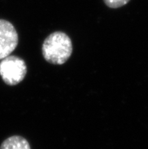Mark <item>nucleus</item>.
Segmentation results:
<instances>
[{"instance_id": "obj_1", "label": "nucleus", "mask_w": 148, "mask_h": 149, "mask_svg": "<svg viewBox=\"0 0 148 149\" xmlns=\"http://www.w3.org/2000/svg\"><path fill=\"white\" fill-rule=\"evenodd\" d=\"M42 52L46 61L53 64H63L73 52V45L68 35L61 31L51 33L42 43Z\"/></svg>"}, {"instance_id": "obj_2", "label": "nucleus", "mask_w": 148, "mask_h": 149, "mask_svg": "<svg viewBox=\"0 0 148 149\" xmlns=\"http://www.w3.org/2000/svg\"><path fill=\"white\" fill-rule=\"evenodd\" d=\"M27 68L22 58L8 55L0 61V76L8 86H15L22 82L26 77Z\"/></svg>"}, {"instance_id": "obj_3", "label": "nucleus", "mask_w": 148, "mask_h": 149, "mask_svg": "<svg viewBox=\"0 0 148 149\" xmlns=\"http://www.w3.org/2000/svg\"><path fill=\"white\" fill-rule=\"evenodd\" d=\"M18 44V35L14 25L0 19V60L11 55Z\"/></svg>"}, {"instance_id": "obj_4", "label": "nucleus", "mask_w": 148, "mask_h": 149, "mask_svg": "<svg viewBox=\"0 0 148 149\" xmlns=\"http://www.w3.org/2000/svg\"><path fill=\"white\" fill-rule=\"evenodd\" d=\"M0 149H31L28 141L20 136L8 137L2 143Z\"/></svg>"}, {"instance_id": "obj_5", "label": "nucleus", "mask_w": 148, "mask_h": 149, "mask_svg": "<svg viewBox=\"0 0 148 149\" xmlns=\"http://www.w3.org/2000/svg\"><path fill=\"white\" fill-rule=\"evenodd\" d=\"M131 0H104L107 7L110 8H119L127 5Z\"/></svg>"}]
</instances>
